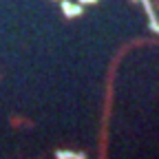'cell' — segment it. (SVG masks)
<instances>
[{
  "mask_svg": "<svg viewBox=\"0 0 159 159\" xmlns=\"http://www.w3.org/2000/svg\"><path fill=\"white\" fill-rule=\"evenodd\" d=\"M86 2H91V0H86ZM93 2H95V0H93Z\"/></svg>",
  "mask_w": 159,
  "mask_h": 159,
  "instance_id": "obj_2",
  "label": "cell"
},
{
  "mask_svg": "<svg viewBox=\"0 0 159 159\" xmlns=\"http://www.w3.org/2000/svg\"><path fill=\"white\" fill-rule=\"evenodd\" d=\"M64 11H66L69 16H77L82 9H80V7H73V5H69V2H64Z\"/></svg>",
  "mask_w": 159,
  "mask_h": 159,
  "instance_id": "obj_1",
  "label": "cell"
}]
</instances>
